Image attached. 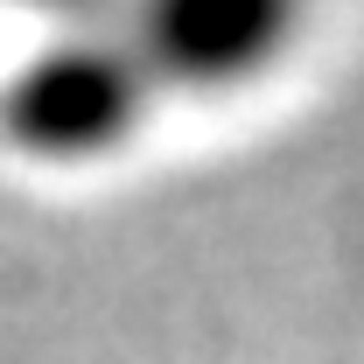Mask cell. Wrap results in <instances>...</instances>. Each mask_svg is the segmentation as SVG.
Segmentation results:
<instances>
[{"mask_svg": "<svg viewBox=\"0 0 364 364\" xmlns=\"http://www.w3.org/2000/svg\"><path fill=\"white\" fill-rule=\"evenodd\" d=\"M161 105V91L147 77L140 49L112 14L70 21L49 43L21 56V70L0 91V127L21 154L56 161V168H85L119 154L147 127V112Z\"/></svg>", "mask_w": 364, "mask_h": 364, "instance_id": "cell-1", "label": "cell"}, {"mask_svg": "<svg viewBox=\"0 0 364 364\" xmlns=\"http://www.w3.org/2000/svg\"><path fill=\"white\" fill-rule=\"evenodd\" d=\"M316 0H119V28L161 98H238L273 77Z\"/></svg>", "mask_w": 364, "mask_h": 364, "instance_id": "cell-2", "label": "cell"}, {"mask_svg": "<svg viewBox=\"0 0 364 364\" xmlns=\"http://www.w3.org/2000/svg\"><path fill=\"white\" fill-rule=\"evenodd\" d=\"M21 7H36V14H49L56 28H70V21H98V14H112V0H21Z\"/></svg>", "mask_w": 364, "mask_h": 364, "instance_id": "cell-3", "label": "cell"}]
</instances>
